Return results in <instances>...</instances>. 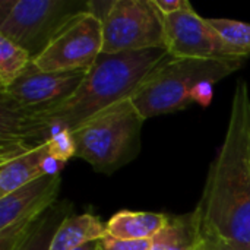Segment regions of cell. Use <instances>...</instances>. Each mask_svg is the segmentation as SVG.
I'll return each mask as SVG.
<instances>
[{"mask_svg":"<svg viewBox=\"0 0 250 250\" xmlns=\"http://www.w3.org/2000/svg\"><path fill=\"white\" fill-rule=\"evenodd\" d=\"M168 56L167 48L101 53L66 100L40 110H0V158L38 146L57 130L73 132L101 111L132 98Z\"/></svg>","mask_w":250,"mask_h":250,"instance_id":"obj_1","label":"cell"},{"mask_svg":"<svg viewBox=\"0 0 250 250\" xmlns=\"http://www.w3.org/2000/svg\"><path fill=\"white\" fill-rule=\"evenodd\" d=\"M202 230L250 249V95L239 81L224 142L198 204Z\"/></svg>","mask_w":250,"mask_h":250,"instance_id":"obj_2","label":"cell"},{"mask_svg":"<svg viewBox=\"0 0 250 250\" xmlns=\"http://www.w3.org/2000/svg\"><path fill=\"white\" fill-rule=\"evenodd\" d=\"M243 62L173 57L158 64L138 86L132 103L146 120L180 111L193 104L192 91L202 82H220L240 69Z\"/></svg>","mask_w":250,"mask_h":250,"instance_id":"obj_3","label":"cell"},{"mask_svg":"<svg viewBox=\"0 0 250 250\" xmlns=\"http://www.w3.org/2000/svg\"><path fill=\"white\" fill-rule=\"evenodd\" d=\"M144 122L132 98L111 105L72 132L75 158L98 173L113 174L139 154Z\"/></svg>","mask_w":250,"mask_h":250,"instance_id":"obj_4","label":"cell"},{"mask_svg":"<svg viewBox=\"0 0 250 250\" xmlns=\"http://www.w3.org/2000/svg\"><path fill=\"white\" fill-rule=\"evenodd\" d=\"M88 10L89 1L82 0H3L0 35L35 59L67 21Z\"/></svg>","mask_w":250,"mask_h":250,"instance_id":"obj_5","label":"cell"},{"mask_svg":"<svg viewBox=\"0 0 250 250\" xmlns=\"http://www.w3.org/2000/svg\"><path fill=\"white\" fill-rule=\"evenodd\" d=\"M103 22V53L166 48L164 15L154 0H114Z\"/></svg>","mask_w":250,"mask_h":250,"instance_id":"obj_6","label":"cell"},{"mask_svg":"<svg viewBox=\"0 0 250 250\" xmlns=\"http://www.w3.org/2000/svg\"><path fill=\"white\" fill-rule=\"evenodd\" d=\"M103 53V22L89 10L67 21L32 63L42 72L88 70Z\"/></svg>","mask_w":250,"mask_h":250,"instance_id":"obj_7","label":"cell"},{"mask_svg":"<svg viewBox=\"0 0 250 250\" xmlns=\"http://www.w3.org/2000/svg\"><path fill=\"white\" fill-rule=\"evenodd\" d=\"M166 48L173 57L245 62L248 57L231 47L193 9L164 16Z\"/></svg>","mask_w":250,"mask_h":250,"instance_id":"obj_8","label":"cell"},{"mask_svg":"<svg viewBox=\"0 0 250 250\" xmlns=\"http://www.w3.org/2000/svg\"><path fill=\"white\" fill-rule=\"evenodd\" d=\"M88 70L42 72L32 62L6 89H0V110H40L66 100L81 85Z\"/></svg>","mask_w":250,"mask_h":250,"instance_id":"obj_9","label":"cell"},{"mask_svg":"<svg viewBox=\"0 0 250 250\" xmlns=\"http://www.w3.org/2000/svg\"><path fill=\"white\" fill-rule=\"evenodd\" d=\"M60 174H45L0 198V230L19 223L40 220L56 202Z\"/></svg>","mask_w":250,"mask_h":250,"instance_id":"obj_10","label":"cell"},{"mask_svg":"<svg viewBox=\"0 0 250 250\" xmlns=\"http://www.w3.org/2000/svg\"><path fill=\"white\" fill-rule=\"evenodd\" d=\"M51 157L50 145L44 144L0 158V198L45 176V163Z\"/></svg>","mask_w":250,"mask_h":250,"instance_id":"obj_11","label":"cell"},{"mask_svg":"<svg viewBox=\"0 0 250 250\" xmlns=\"http://www.w3.org/2000/svg\"><path fill=\"white\" fill-rule=\"evenodd\" d=\"M202 233L198 208L183 215H167L163 229L151 239V250H196Z\"/></svg>","mask_w":250,"mask_h":250,"instance_id":"obj_12","label":"cell"},{"mask_svg":"<svg viewBox=\"0 0 250 250\" xmlns=\"http://www.w3.org/2000/svg\"><path fill=\"white\" fill-rule=\"evenodd\" d=\"M107 234V224L98 217L86 214H70L54 234L50 250H75L91 242H98Z\"/></svg>","mask_w":250,"mask_h":250,"instance_id":"obj_13","label":"cell"},{"mask_svg":"<svg viewBox=\"0 0 250 250\" xmlns=\"http://www.w3.org/2000/svg\"><path fill=\"white\" fill-rule=\"evenodd\" d=\"M167 214L120 211L107 223V234L122 240H151L166 224Z\"/></svg>","mask_w":250,"mask_h":250,"instance_id":"obj_14","label":"cell"},{"mask_svg":"<svg viewBox=\"0 0 250 250\" xmlns=\"http://www.w3.org/2000/svg\"><path fill=\"white\" fill-rule=\"evenodd\" d=\"M72 214L69 202H56L38 221L32 233L16 250H50L53 239L62 223Z\"/></svg>","mask_w":250,"mask_h":250,"instance_id":"obj_15","label":"cell"},{"mask_svg":"<svg viewBox=\"0 0 250 250\" xmlns=\"http://www.w3.org/2000/svg\"><path fill=\"white\" fill-rule=\"evenodd\" d=\"M31 62L32 57L25 48L0 35V89H6L21 78Z\"/></svg>","mask_w":250,"mask_h":250,"instance_id":"obj_16","label":"cell"},{"mask_svg":"<svg viewBox=\"0 0 250 250\" xmlns=\"http://www.w3.org/2000/svg\"><path fill=\"white\" fill-rule=\"evenodd\" d=\"M211 26L237 51H240L248 59L250 57V23L226 19V18H214L208 19Z\"/></svg>","mask_w":250,"mask_h":250,"instance_id":"obj_17","label":"cell"},{"mask_svg":"<svg viewBox=\"0 0 250 250\" xmlns=\"http://www.w3.org/2000/svg\"><path fill=\"white\" fill-rule=\"evenodd\" d=\"M50 145V154L54 160L64 164L70 158L75 157V141L72 132L69 130H57L47 138Z\"/></svg>","mask_w":250,"mask_h":250,"instance_id":"obj_18","label":"cell"},{"mask_svg":"<svg viewBox=\"0 0 250 250\" xmlns=\"http://www.w3.org/2000/svg\"><path fill=\"white\" fill-rule=\"evenodd\" d=\"M98 250H151V240H122L105 234L98 240Z\"/></svg>","mask_w":250,"mask_h":250,"instance_id":"obj_19","label":"cell"},{"mask_svg":"<svg viewBox=\"0 0 250 250\" xmlns=\"http://www.w3.org/2000/svg\"><path fill=\"white\" fill-rule=\"evenodd\" d=\"M204 231V230H202ZM196 250H250L246 248H242L236 243H231L229 240H224L215 234H211V233H207L204 231L202 233V239L198 245Z\"/></svg>","mask_w":250,"mask_h":250,"instance_id":"obj_20","label":"cell"},{"mask_svg":"<svg viewBox=\"0 0 250 250\" xmlns=\"http://www.w3.org/2000/svg\"><path fill=\"white\" fill-rule=\"evenodd\" d=\"M154 4L164 16H168V15H173V13H177L182 10L193 9L188 0H154Z\"/></svg>","mask_w":250,"mask_h":250,"instance_id":"obj_21","label":"cell"},{"mask_svg":"<svg viewBox=\"0 0 250 250\" xmlns=\"http://www.w3.org/2000/svg\"><path fill=\"white\" fill-rule=\"evenodd\" d=\"M214 82H202L196 85L192 91V100L193 103H198L204 107L209 105L212 101V94H214Z\"/></svg>","mask_w":250,"mask_h":250,"instance_id":"obj_22","label":"cell"},{"mask_svg":"<svg viewBox=\"0 0 250 250\" xmlns=\"http://www.w3.org/2000/svg\"><path fill=\"white\" fill-rule=\"evenodd\" d=\"M75 250H98V242H91V243L83 245V246H81V248Z\"/></svg>","mask_w":250,"mask_h":250,"instance_id":"obj_23","label":"cell"}]
</instances>
